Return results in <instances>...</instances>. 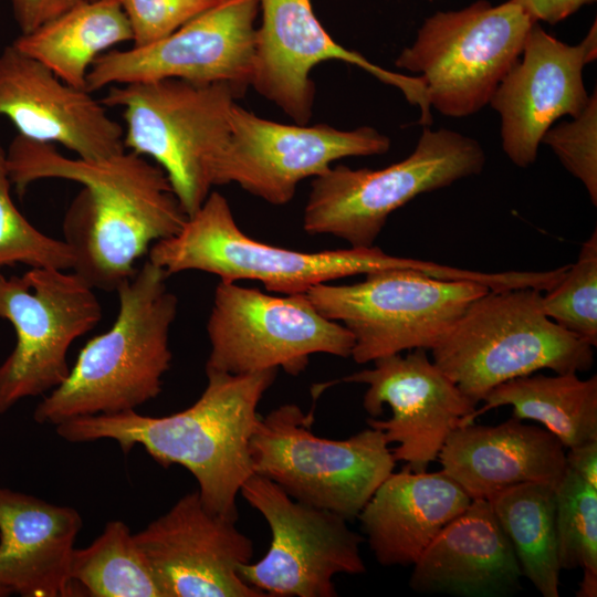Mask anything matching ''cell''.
<instances>
[{
    "mask_svg": "<svg viewBox=\"0 0 597 597\" xmlns=\"http://www.w3.org/2000/svg\"><path fill=\"white\" fill-rule=\"evenodd\" d=\"M7 161L19 196L43 179L83 186L65 213L63 241L72 253V271L94 290L116 291L133 276L137 260L155 242L176 234L188 217L164 170L129 150L85 160L18 135Z\"/></svg>",
    "mask_w": 597,
    "mask_h": 597,
    "instance_id": "1",
    "label": "cell"
},
{
    "mask_svg": "<svg viewBox=\"0 0 597 597\" xmlns=\"http://www.w3.org/2000/svg\"><path fill=\"white\" fill-rule=\"evenodd\" d=\"M277 371H206L202 394L179 412L153 417L129 410L85 416L55 426V431L72 443L109 439L125 454L142 446L161 467L187 469L198 483L203 505L237 522L238 495L253 474L249 447L260 417L258 407Z\"/></svg>",
    "mask_w": 597,
    "mask_h": 597,
    "instance_id": "2",
    "label": "cell"
},
{
    "mask_svg": "<svg viewBox=\"0 0 597 597\" xmlns=\"http://www.w3.org/2000/svg\"><path fill=\"white\" fill-rule=\"evenodd\" d=\"M168 277L147 260L116 289L115 322L87 342L65 380L43 396L33 411L36 423L55 427L78 417L136 410L160 394L178 312Z\"/></svg>",
    "mask_w": 597,
    "mask_h": 597,
    "instance_id": "3",
    "label": "cell"
},
{
    "mask_svg": "<svg viewBox=\"0 0 597 597\" xmlns=\"http://www.w3.org/2000/svg\"><path fill=\"white\" fill-rule=\"evenodd\" d=\"M148 260L168 276L186 271L223 282L253 280L270 292L306 293L317 284L390 269H411L451 280L453 266L388 254L373 245L320 252L295 251L258 241L237 223L228 200L211 191L174 235L155 242Z\"/></svg>",
    "mask_w": 597,
    "mask_h": 597,
    "instance_id": "4",
    "label": "cell"
},
{
    "mask_svg": "<svg viewBox=\"0 0 597 597\" xmlns=\"http://www.w3.org/2000/svg\"><path fill=\"white\" fill-rule=\"evenodd\" d=\"M541 292L489 290L431 349L432 362L475 406L491 389L516 377L593 367L594 347L545 315Z\"/></svg>",
    "mask_w": 597,
    "mask_h": 597,
    "instance_id": "5",
    "label": "cell"
},
{
    "mask_svg": "<svg viewBox=\"0 0 597 597\" xmlns=\"http://www.w3.org/2000/svg\"><path fill=\"white\" fill-rule=\"evenodd\" d=\"M243 92L227 83L164 78L112 85L101 102L123 109L125 148L157 163L189 217L214 186L230 112Z\"/></svg>",
    "mask_w": 597,
    "mask_h": 597,
    "instance_id": "6",
    "label": "cell"
},
{
    "mask_svg": "<svg viewBox=\"0 0 597 597\" xmlns=\"http://www.w3.org/2000/svg\"><path fill=\"white\" fill-rule=\"evenodd\" d=\"M485 165L480 143L458 132L425 126L413 151L386 168L331 166L313 178L303 229L353 248L373 247L388 217L418 195L478 175Z\"/></svg>",
    "mask_w": 597,
    "mask_h": 597,
    "instance_id": "7",
    "label": "cell"
},
{
    "mask_svg": "<svg viewBox=\"0 0 597 597\" xmlns=\"http://www.w3.org/2000/svg\"><path fill=\"white\" fill-rule=\"evenodd\" d=\"M312 422L295 404L260 415L249 447L253 474L350 522L394 471L392 450L383 430L369 427L334 440L314 434Z\"/></svg>",
    "mask_w": 597,
    "mask_h": 597,
    "instance_id": "8",
    "label": "cell"
},
{
    "mask_svg": "<svg viewBox=\"0 0 597 597\" xmlns=\"http://www.w3.org/2000/svg\"><path fill=\"white\" fill-rule=\"evenodd\" d=\"M533 23L512 0L439 11L425 20L395 64L419 74L430 107L446 116H469L490 103Z\"/></svg>",
    "mask_w": 597,
    "mask_h": 597,
    "instance_id": "9",
    "label": "cell"
},
{
    "mask_svg": "<svg viewBox=\"0 0 597 597\" xmlns=\"http://www.w3.org/2000/svg\"><path fill=\"white\" fill-rule=\"evenodd\" d=\"M489 290L476 282L390 269L368 273L354 284H317L306 295L323 316L349 331L350 357L366 364L404 350H431Z\"/></svg>",
    "mask_w": 597,
    "mask_h": 597,
    "instance_id": "10",
    "label": "cell"
},
{
    "mask_svg": "<svg viewBox=\"0 0 597 597\" xmlns=\"http://www.w3.org/2000/svg\"><path fill=\"white\" fill-rule=\"evenodd\" d=\"M206 371L233 375L282 369L297 376L314 354L350 357L354 338L323 316L306 293L274 296L220 281L207 321Z\"/></svg>",
    "mask_w": 597,
    "mask_h": 597,
    "instance_id": "11",
    "label": "cell"
},
{
    "mask_svg": "<svg viewBox=\"0 0 597 597\" xmlns=\"http://www.w3.org/2000/svg\"><path fill=\"white\" fill-rule=\"evenodd\" d=\"M94 289L73 271L31 268L0 273V318L14 328L15 345L0 364V415L23 399L44 396L67 377L75 339L102 318Z\"/></svg>",
    "mask_w": 597,
    "mask_h": 597,
    "instance_id": "12",
    "label": "cell"
},
{
    "mask_svg": "<svg viewBox=\"0 0 597 597\" xmlns=\"http://www.w3.org/2000/svg\"><path fill=\"white\" fill-rule=\"evenodd\" d=\"M240 495L271 532L266 554L239 567L241 578L264 596L336 597L335 576L366 572L363 537L343 516L301 503L258 474L243 483Z\"/></svg>",
    "mask_w": 597,
    "mask_h": 597,
    "instance_id": "13",
    "label": "cell"
},
{
    "mask_svg": "<svg viewBox=\"0 0 597 597\" xmlns=\"http://www.w3.org/2000/svg\"><path fill=\"white\" fill-rule=\"evenodd\" d=\"M389 148V137L369 126L342 130L326 124H282L234 103L214 186L233 182L271 205L282 206L293 199L302 180L320 176L334 161L383 155Z\"/></svg>",
    "mask_w": 597,
    "mask_h": 597,
    "instance_id": "14",
    "label": "cell"
},
{
    "mask_svg": "<svg viewBox=\"0 0 597 597\" xmlns=\"http://www.w3.org/2000/svg\"><path fill=\"white\" fill-rule=\"evenodd\" d=\"M259 0H221L164 39L142 48L109 50L92 64L85 91L179 78L250 85Z\"/></svg>",
    "mask_w": 597,
    "mask_h": 597,
    "instance_id": "15",
    "label": "cell"
},
{
    "mask_svg": "<svg viewBox=\"0 0 597 597\" xmlns=\"http://www.w3.org/2000/svg\"><path fill=\"white\" fill-rule=\"evenodd\" d=\"M341 379L367 386L363 407L369 427L383 430L396 461L426 471L450 433L469 425L475 405L429 359L427 349L394 354Z\"/></svg>",
    "mask_w": 597,
    "mask_h": 597,
    "instance_id": "16",
    "label": "cell"
},
{
    "mask_svg": "<svg viewBox=\"0 0 597 597\" xmlns=\"http://www.w3.org/2000/svg\"><path fill=\"white\" fill-rule=\"evenodd\" d=\"M596 56V21L577 45L533 23L522 60L510 69L489 103L500 114L502 148L514 165H532L547 129L563 116L582 113L589 98L583 70Z\"/></svg>",
    "mask_w": 597,
    "mask_h": 597,
    "instance_id": "17",
    "label": "cell"
},
{
    "mask_svg": "<svg viewBox=\"0 0 597 597\" xmlns=\"http://www.w3.org/2000/svg\"><path fill=\"white\" fill-rule=\"evenodd\" d=\"M235 524L210 512L193 491L134 537L165 597H263L239 575L254 547Z\"/></svg>",
    "mask_w": 597,
    "mask_h": 597,
    "instance_id": "18",
    "label": "cell"
},
{
    "mask_svg": "<svg viewBox=\"0 0 597 597\" xmlns=\"http://www.w3.org/2000/svg\"><path fill=\"white\" fill-rule=\"evenodd\" d=\"M104 106L13 44L0 53V117L19 135L60 144L85 160L109 158L125 150L124 128Z\"/></svg>",
    "mask_w": 597,
    "mask_h": 597,
    "instance_id": "19",
    "label": "cell"
},
{
    "mask_svg": "<svg viewBox=\"0 0 597 597\" xmlns=\"http://www.w3.org/2000/svg\"><path fill=\"white\" fill-rule=\"evenodd\" d=\"M262 20L255 30L250 85L296 124L312 116V70L324 61L354 64L388 84L391 71L338 44L316 18L311 0H259Z\"/></svg>",
    "mask_w": 597,
    "mask_h": 597,
    "instance_id": "20",
    "label": "cell"
},
{
    "mask_svg": "<svg viewBox=\"0 0 597 597\" xmlns=\"http://www.w3.org/2000/svg\"><path fill=\"white\" fill-rule=\"evenodd\" d=\"M82 525L71 506L0 488V597L80 596L70 563Z\"/></svg>",
    "mask_w": 597,
    "mask_h": 597,
    "instance_id": "21",
    "label": "cell"
},
{
    "mask_svg": "<svg viewBox=\"0 0 597 597\" xmlns=\"http://www.w3.org/2000/svg\"><path fill=\"white\" fill-rule=\"evenodd\" d=\"M438 460L472 500H489L521 483L555 486L566 471L562 442L547 429L514 417L495 426L458 427Z\"/></svg>",
    "mask_w": 597,
    "mask_h": 597,
    "instance_id": "22",
    "label": "cell"
},
{
    "mask_svg": "<svg viewBox=\"0 0 597 597\" xmlns=\"http://www.w3.org/2000/svg\"><path fill=\"white\" fill-rule=\"evenodd\" d=\"M412 567L409 586L420 594L504 597L522 589L517 559L489 500H472Z\"/></svg>",
    "mask_w": 597,
    "mask_h": 597,
    "instance_id": "23",
    "label": "cell"
},
{
    "mask_svg": "<svg viewBox=\"0 0 597 597\" xmlns=\"http://www.w3.org/2000/svg\"><path fill=\"white\" fill-rule=\"evenodd\" d=\"M472 499L442 470L391 472L357 519L375 559L383 566H412Z\"/></svg>",
    "mask_w": 597,
    "mask_h": 597,
    "instance_id": "24",
    "label": "cell"
},
{
    "mask_svg": "<svg viewBox=\"0 0 597 597\" xmlns=\"http://www.w3.org/2000/svg\"><path fill=\"white\" fill-rule=\"evenodd\" d=\"M127 41H133V32L117 0H84L11 44L64 83L85 90L94 61Z\"/></svg>",
    "mask_w": 597,
    "mask_h": 597,
    "instance_id": "25",
    "label": "cell"
},
{
    "mask_svg": "<svg viewBox=\"0 0 597 597\" xmlns=\"http://www.w3.org/2000/svg\"><path fill=\"white\" fill-rule=\"evenodd\" d=\"M474 410V419L494 408L511 406L512 417L536 421L570 449L597 440V376L580 379L576 373L531 374L491 389Z\"/></svg>",
    "mask_w": 597,
    "mask_h": 597,
    "instance_id": "26",
    "label": "cell"
},
{
    "mask_svg": "<svg viewBox=\"0 0 597 597\" xmlns=\"http://www.w3.org/2000/svg\"><path fill=\"white\" fill-rule=\"evenodd\" d=\"M506 535L522 576L544 597L559 596L554 486L528 482L489 499Z\"/></svg>",
    "mask_w": 597,
    "mask_h": 597,
    "instance_id": "27",
    "label": "cell"
},
{
    "mask_svg": "<svg viewBox=\"0 0 597 597\" xmlns=\"http://www.w3.org/2000/svg\"><path fill=\"white\" fill-rule=\"evenodd\" d=\"M70 577L80 596L165 597L134 534L119 520L107 522L88 546L74 548Z\"/></svg>",
    "mask_w": 597,
    "mask_h": 597,
    "instance_id": "28",
    "label": "cell"
},
{
    "mask_svg": "<svg viewBox=\"0 0 597 597\" xmlns=\"http://www.w3.org/2000/svg\"><path fill=\"white\" fill-rule=\"evenodd\" d=\"M554 495L561 569L597 573V488L566 465Z\"/></svg>",
    "mask_w": 597,
    "mask_h": 597,
    "instance_id": "29",
    "label": "cell"
},
{
    "mask_svg": "<svg viewBox=\"0 0 597 597\" xmlns=\"http://www.w3.org/2000/svg\"><path fill=\"white\" fill-rule=\"evenodd\" d=\"M545 315L597 346V230L582 244L578 259L542 296Z\"/></svg>",
    "mask_w": 597,
    "mask_h": 597,
    "instance_id": "30",
    "label": "cell"
},
{
    "mask_svg": "<svg viewBox=\"0 0 597 597\" xmlns=\"http://www.w3.org/2000/svg\"><path fill=\"white\" fill-rule=\"evenodd\" d=\"M11 187L7 151L0 144V271L17 264L72 270L70 248L41 232L19 211Z\"/></svg>",
    "mask_w": 597,
    "mask_h": 597,
    "instance_id": "31",
    "label": "cell"
},
{
    "mask_svg": "<svg viewBox=\"0 0 597 597\" xmlns=\"http://www.w3.org/2000/svg\"><path fill=\"white\" fill-rule=\"evenodd\" d=\"M552 125L542 138L563 166L585 186L597 205V94L589 95L582 113Z\"/></svg>",
    "mask_w": 597,
    "mask_h": 597,
    "instance_id": "32",
    "label": "cell"
},
{
    "mask_svg": "<svg viewBox=\"0 0 597 597\" xmlns=\"http://www.w3.org/2000/svg\"><path fill=\"white\" fill-rule=\"evenodd\" d=\"M133 32V46L142 48L169 35L221 0H117Z\"/></svg>",
    "mask_w": 597,
    "mask_h": 597,
    "instance_id": "33",
    "label": "cell"
},
{
    "mask_svg": "<svg viewBox=\"0 0 597 597\" xmlns=\"http://www.w3.org/2000/svg\"><path fill=\"white\" fill-rule=\"evenodd\" d=\"M84 0H11L21 34L29 33Z\"/></svg>",
    "mask_w": 597,
    "mask_h": 597,
    "instance_id": "34",
    "label": "cell"
},
{
    "mask_svg": "<svg viewBox=\"0 0 597 597\" xmlns=\"http://www.w3.org/2000/svg\"><path fill=\"white\" fill-rule=\"evenodd\" d=\"M519 4L535 22L545 21L555 24L578 11L583 6L596 0H512Z\"/></svg>",
    "mask_w": 597,
    "mask_h": 597,
    "instance_id": "35",
    "label": "cell"
},
{
    "mask_svg": "<svg viewBox=\"0 0 597 597\" xmlns=\"http://www.w3.org/2000/svg\"><path fill=\"white\" fill-rule=\"evenodd\" d=\"M566 450V465L588 484L597 488V440Z\"/></svg>",
    "mask_w": 597,
    "mask_h": 597,
    "instance_id": "36",
    "label": "cell"
},
{
    "mask_svg": "<svg viewBox=\"0 0 597 597\" xmlns=\"http://www.w3.org/2000/svg\"><path fill=\"white\" fill-rule=\"evenodd\" d=\"M584 575L578 584L576 591L577 597H596L597 596V573L583 570Z\"/></svg>",
    "mask_w": 597,
    "mask_h": 597,
    "instance_id": "37",
    "label": "cell"
}]
</instances>
